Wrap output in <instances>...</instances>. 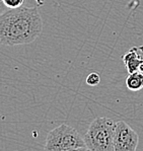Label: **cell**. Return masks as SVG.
<instances>
[{
	"instance_id": "1",
	"label": "cell",
	"mask_w": 143,
	"mask_h": 151,
	"mask_svg": "<svg viewBox=\"0 0 143 151\" xmlns=\"http://www.w3.org/2000/svg\"><path fill=\"white\" fill-rule=\"evenodd\" d=\"M43 19L38 7L19 6L0 14V44L5 46L25 45L42 34Z\"/></svg>"
},
{
	"instance_id": "2",
	"label": "cell",
	"mask_w": 143,
	"mask_h": 151,
	"mask_svg": "<svg viewBox=\"0 0 143 151\" xmlns=\"http://www.w3.org/2000/svg\"><path fill=\"white\" fill-rule=\"evenodd\" d=\"M115 122L110 118H96L89 125L84 135L87 150L114 151Z\"/></svg>"
},
{
	"instance_id": "3",
	"label": "cell",
	"mask_w": 143,
	"mask_h": 151,
	"mask_svg": "<svg viewBox=\"0 0 143 151\" xmlns=\"http://www.w3.org/2000/svg\"><path fill=\"white\" fill-rule=\"evenodd\" d=\"M45 150L71 151L87 150L84 140L74 128L62 124L48 133Z\"/></svg>"
},
{
	"instance_id": "4",
	"label": "cell",
	"mask_w": 143,
	"mask_h": 151,
	"mask_svg": "<svg viewBox=\"0 0 143 151\" xmlns=\"http://www.w3.org/2000/svg\"><path fill=\"white\" fill-rule=\"evenodd\" d=\"M139 138L138 134L124 121L115 123L114 151H135Z\"/></svg>"
},
{
	"instance_id": "5",
	"label": "cell",
	"mask_w": 143,
	"mask_h": 151,
	"mask_svg": "<svg viewBox=\"0 0 143 151\" xmlns=\"http://www.w3.org/2000/svg\"><path fill=\"white\" fill-rule=\"evenodd\" d=\"M123 62L128 73L138 71L140 64L143 62V46L132 47L123 56Z\"/></svg>"
},
{
	"instance_id": "6",
	"label": "cell",
	"mask_w": 143,
	"mask_h": 151,
	"mask_svg": "<svg viewBox=\"0 0 143 151\" xmlns=\"http://www.w3.org/2000/svg\"><path fill=\"white\" fill-rule=\"evenodd\" d=\"M127 88L132 91H138L143 88V73L140 71H135L129 73L126 78Z\"/></svg>"
},
{
	"instance_id": "7",
	"label": "cell",
	"mask_w": 143,
	"mask_h": 151,
	"mask_svg": "<svg viewBox=\"0 0 143 151\" xmlns=\"http://www.w3.org/2000/svg\"><path fill=\"white\" fill-rule=\"evenodd\" d=\"M100 82H101V76L96 72L91 73L86 78V84L91 85V86H96Z\"/></svg>"
},
{
	"instance_id": "8",
	"label": "cell",
	"mask_w": 143,
	"mask_h": 151,
	"mask_svg": "<svg viewBox=\"0 0 143 151\" xmlns=\"http://www.w3.org/2000/svg\"><path fill=\"white\" fill-rule=\"evenodd\" d=\"M24 0H3V3L5 6L9 8H17L24 4Z\"/></svg>"
},
{
	"instance_id": "9",
	"label": "cell",
	"mask_w": 143,
	"mask_h": 151,
	"mask_svg": "<svg viewBox=\"0 0 143 151\" xmlns=\"http://www.w3.org/2000/svg\"><path fill=\"white\" fill-rule=\"evenodd\" d=\"M7 7L5 6V4L3 3V0H0V14H1L2 12H4L5 10H7Z\"/></svg>"
},
{
	"instance_id": "10",
	"label": "cell",
	"mask_w": 143,
	"mask_h": 151,
	"mask_svg": "<svg viewBox=\"0 0 143 151\" xmlns=\"http://www.w3.org/2000/svg\"><path fill=\"white\" fill-rule=\"evenodd\" d=\"M36 2L38 3V5H43L44 0H36Z\"/></svg>"
},
{
	"instance_id": "11",
	"label": "cell",
	"mask_w": 143,
	"mask_h": 151,
	"mask_svg": "<svg viewBox=\"0 0 143 151\" xmlns=\"http://www.w3.org/2000/svg\"><path fill=\"white\" fill-rule=\"evenodd\" d=\"M138 71H140V72H142V73H143V62H142L141 64H140L139 68H138Z\"/></svg>"
}]
</instances>
